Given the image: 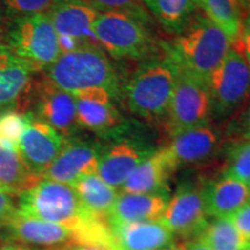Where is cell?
Wrapping results in <instances>:
<instances>
[{
    "mask_svg": "<svg viewBox=\"0 0 250 250\" xmlns=\"http://www.w3.org/2000/svg\"><path fill=\"white\" fill-rule=\"evenodd\" d=\"M19 196V210L68 228L74 235V245L118 249L107 220L86 210L73 187L42 179Z\"/></svg>",
    "mask_w": 250,
    "mask_h": 250,
    "instance_id": "obj_1",
    "label": "cell"
},
{
    "mask_svg": "<svg viewBox=\"0 0 250 250\" xmlns=\"http://www.w3.org/2000/svg\"><path fill=\"white\" fill-rule=\"evenodd\" d=\"M44 71L52 83L70 94L90 89H104L112 96L121 94L120 76L100 46L83 45L62 54Z\"/></svg>",
    "mask_w": 250,
    "mask_h": 250,
    "instance_id": "obj_2",
    "label": "cell"
},
{
    "mask_svg": "<svg viewBox=\"0 0 250 250\" xmlns=\"http://www.w3.org/2000/svg\"><path fill=\"white\" fill-rule=\"evenodd\" d=\"M230 46L232 43L226 34L202 12H197L186 28L176 34L168 54L177 66L199 79L208 81Z\"/></svg>",
    "mask_w": 250,
    "mask_h": 250,
    "instance_id": "obj_3",
    "label": "cell"
},
{
    "mask_svg": "<svg viewBox=\"0 0 250 250\" xmlns=\"http://www.w3.org/2000/svg\"><path fill=\"white\" fill-rule=\"evenodd\" d=\"M177 72V64L168 51L165 57L146 62L124 87L127 109L136 116L152 122L167 116Z\"/></svg>",
    "mask_w": 250,
    "mask_h": 250,
    "instance_id": "obj_4",
    "label": "cell"
},
{
    "mask_svg": "<svg viewBox=\"0 0 250 250\" xmlns=\"http://www.w3.org/2000/svg\"><path fill=\"white\" fill-rule=\"evenodd\" d=\"M148 22L149 19L126 12H101L93 24V33L101 49L112 58L146 59L155 50Z\"/></svg>",
    "mask_w": 250,
    "mask_h": 250,
    "instance_id": "obj_5",
    "label": "cell"
},
{
    "mask_svg": "<svg viewBox=\"0 0 250 250\" xmlns=\"http://www.w3.org/2000/svg\"><path fill=\"white\" fill-rule=\"evenodd\" d=\"M4 39L2 45L35 72L46 70L61 56L57 31L48 13L13 19Z\"/></svg>",
    "mask_w": 250,
    "mask_h": 250,
    "instance_id": "obj_6",
    "label": "cell"
},
{
    "mask_svg": "<svg viewBox=\"0 0 250 250\" xmlns=\"http://www.w3.org/2000/svg\"><path fill=\"white\" fill-rule=\"evenodd\" d=\"M166 117L170 136L181 131L210 124L213 110L208 81L199 79L179 67L176 83Z\"/></svg>",
    "mask_w": 250,
    "mask_h": 250,
    "instance_id": "obj_7",
    "label": "cell"
},
{
    "mask_svg": "<svg viewBox=\"0 0 250 250\" xmlns=\"http://www.w3.org/2000/svg\"><path fill=\"white\" fill-rule=\"evenodd\" d=\"M212 110L226 117L250 101V64L240 50L230 46L221 64L208 78Z\"/></svg>",
    "mask_w": 250,
    "mask_h": 250,
    "instance_id": "obj_8",
    "label": "cell"
},
{
    "mask_svg": "<svg viewBox=\"0 0 250 250\" xmlns=\"http://www.w3.org/2000/svg\"><path fill=\"white\" fill-rule=\"evenodd\" d=\"M160 221L174 235L196 240L208 223L205 183L184 181L169 197Z\"/></svg>",
    "mask_w": 250,
    "mask_h": 250,
    "instance_id": "obj_9",
    "label": "cell"
},
{
    "mask_svg": "<svg viewBox=\"0 0 250 250\" xmlns=\"http://www.w3.org/2000/svg\"><path fill=\"white\" fill-rule=\"evenodd\" d=\"M33 100L35 103L34 115L54 127L65 139L79 131L76 100L72 94L52 83L48 78L34 83Z\"/></svg>",
    "mask_w": 250,
    "mask_h": 250,
    "instance_id": "obj_10",
    "label": "cell"
},
{
    "mask_svg": "<svg viewBox=\"0 0 250 250\" xmlns=\"http://www.w3.org/2000/svg\"><path fill=\"white\" fill-rule=\"evenodd\" d=\"M102 149V146L94 140L68 138L43 174V179L73 187L83 177L98 173Z\"/></svg>",
    "mask_w": 250,
    "mask_h": 250,
    "instance_id": "obj_11",
    "label": "cell"
},
{
    "mask_svg": "<svg viewBox=\"0 0 250 250\" xmlns=\"http://www.w3.org/2000/svg\"><path fill=\"white\" fill-rule=\"evenodd\" d=\"M65 140L54 127L29 111V120L21 137L19 153L28 168L37 176L43 177L62 151Z\"/></svg>",
    "mask_w": 250,
    "mask_h": 250,
    "instance_id": "obj_12",
    "label": "cell"
},
{
    "mask_svg": "<svg viewBox=\"0 0 250 250\" xmlns=\"http://www.w3.org/2000/svg\"><path fill=\"white\" fill-rule=\"evenodd\" d=\"M72 95L76 100L80 129L101 137L114 136L123 130V116L112 102L114 96L107 90L90 89Z\"/></svg>",
    "mask_w": 250,
    "mask_h": 250,
    "instance_id": "obj_13",
    "label": "cell"
},
{
    "mask_svg": "<svg viewBox=\"0 0 250 250\" xmlns=\"http://www.w3.org/2000/svg\"><path fill=\"white\" fill-rule=\"evenodd\" d=\"M34 73L26 62L0 44V111H23L34 87Z\"/></svg>",
    "mask_w": 250,
    "mask_h": 250,
    "instance_id": "obj_14",
    "label": "cell"
},
{
    "mask_svg": "<svg viewBox=\"0 0 250 250\" xmlns=\"http://www.w3.org/2000/svg\"><path fill=\"white\" fill-rule=\"evenodd\" d=\"M224 136L211 124L192 127L171 134L170 144L166 147L181 166H193L210 161L220 151Z\"/></svg>",
    "mask_w": 250,
    "mask_h": 250,
    "instance_id": "obj_15",
    "label": "cell"
},
{
    "mask_svg": "<svg viewBox=\"0 0 250 250\" xmlns=\"http://www.w3.org/2000/svg\"><path fill=\"white\" fill-rule=\"evenodd\" d=\"M99 13L87 0H54L48 11L58 35L71 36L80 44L95 46L100 45L94 36L93 24Z\"/></svg>",
    "mask_w": 250,
    "mask_h": 250,
    "instance_id": "obj_16",
    "label": "cell"
},
{
    "mask_svg": "<svg viewBox=\"0 0 250 250\" xmlns=\"http://www.w3.org/2000/svg\"><path fill=\"white\" fill-rule=\"evenodd\" d=\"M11 239L22 245L59 248L74 245V235L68 228L30 217L17 210L4 226Z\"/></svg>",
    "mask_w": 250,
    "mask_h": 250,
    "instance_id": "obj_17",
    "label": "cell"
},
{
    "mask_svg": "<svg viewBox=\"0 0 250 250\" xmlns=\"http://www.w3.org/2000/svg\"><path fill=\"white\" fill-rule=\"evenodd\" d=\"M154 149L133 140L123 139L102 149L98 174L115 189H121L131 174Z\"/></svg>",
    "mask_w": 250,
    "mask_h": 250,
    "instance_id": "obj_18",
    "label": "cell"
},
{
    "mask_svg": "<svg viewBox=\"0 0 250 250\" xmlns=\"http://www.w3.org/2000/svg\"><path fill=\"white\" fill-rule=\"evenodd\" d=\"M177 165L167 147L154 149L121 188L124 193H168V181Z\"/></svg>",
    "mask_w": 250,
    "mask_h": 250,
    "instance_id": "obj_19",
    "label": "cell"
},
{
    "mask_svg": "<svg viewBox=\"0 0 250 250\" xmlns=\"http://www.w3.org/2000/svg\"><path fill=\"white\" fill-rule=\"evenodd\" d=\"M169 201L168 193L120 192L108 214L109 226L120 224L160 220Z\"/></svg>",
    "mask_w": 250,
    "mask_h": 250,
    "instance_id": "obj_20",
    "label": "cell"
},
{
    "mask_svg": "<svg viewBox=\"0 0 250 250\" xmlns=\"http://www.w3.org/2000/svg\"><path fill=\"white\" fill-rule=\"evenodd\" d=\"M109 227L120 250H160L174 245L175 235L160 220Z\"/></svg>",
    "mask_w": 250,
    "mask_h": 250,
    "instance_id": "obj_21",
    "label": "cell"
},
{
    "mask_svg": "<svg viewBox=\"0 0 250 250\" xmlns=\"http://www.w3.org/2000/svg\"><path fill=\"white\" fill-rule=\"evenodd\" d=\"M250 201V187L224 174L205 183V204L208 217L228 218Z\"/></svg>",
    "mask_w": 250,
    "mask_h": 250,
    "instance_id": "obj_22",
    "label": "cell"
},
{
    "mask_svg": "<svg viewBox=\"0 0 250 250\" xmlns=\"http://www.w3.org/2000/svg\"><path fill=\"white\" fill-rule=\"evenodd\" d=\"M41 180L42 177L34 174L24 164L18 149L0 143V189L11 195H21Z\"/></svg>",
    "mask_w": 250,
    "mask_h": 250,
    "instance_id": "obj_23",
    "label": "cell"
},
{
    "mask_svg": "<svg viewBox=\"0 0 250 250\" xmlns=\"http://www.w3.org/2000/svg\"><path fill=\"white\" fill-rule=\"evenodd\" d=\"M86 210L96 217L105 219L110 213L118 195L117 189L105 183L98 174L87 175L73 186Z\"/></svg>",
    "mask_w": 250,
    "mask_h": 250,
    "instance_id": "obj_24",
    "label": "cell"
},
{
    "mask_svg": "<svg viewBox=\"0 0 250 250\" xmlns=\"http://www.w3.org/2000/svg\"><path fill=\"white\" fill-rule=\"evenodd\" d=\"M144 5L166 30L176 35L196 13V0H143Z\"/></svg>",
    "mask_w": 250,
    "mask_h": 250,
    "instance_id": "obj_25",
    "label": "cell"
},
{
    "mask_svg": "<svg viewBox=\"0 0 250 250\" xmlns=\"http://www.w3.org/2000/svg\"><path fill=\"white\" fill-rule=\"evenodd\" d=\"M196 5L226 34L232 44L239 40L243 19L239 0H196Z\"/></svg>",
    "mask_w": 250,
    "mask_h": 250,
    "instance_id": "obj_26",
    "label": "cell"
},
{
    "mask_svg": "<svg viewBox=\"0 0 250 250\" xmlns=\"http://www.w3.org/2000/svg\"><path fill=\"white\" fill-rule=\"evenodd\" d=\"M195 241L212 250H245L246 242L228 218H213Z\"/></svg>",
    "mask_w": 250,
    "mask_h": 250,
    "instance_id": "obj_27",
    "label": "cell"
},
{
    "mask_svg": "<svg viewBox=\"0 0 250 250\" xmlns=\"http://www.w3.org/2000/svg\"><path fill=\"white\" fill-rule=\"evenodd\" d=\"M225 174L250 186V139L233 143L227 154Z\"/></svg>",
    "mask_w": 250,
    "mask_h": 250,
    "instance_id": "obj_28",
    "label": "cell"
},
{
    "mask_svg": "<svg viewBox=\"0 0 250 250\" xmlns=\"http://www.w3.org/2000/svg\"><path fill=\"white\" fill-rule=\"evenodd\" d=\"M29 120V111H0V143L7 144L19 151L21 137Z\"/></svg>",
    "mask_w": 250,
    "mask_h": 250,
    "instance_id": "obj_29",
    "label": "cell"
},
{
    "mask_svg": "<svg viewBox=\"0 0 250 250\" xmlns=\"http://www.w3.org/2000/svg\"><path fill=\"white\" fill-rule=\"evenodd\" d=\"M52 1L54 0H0V4L15 19L48 13Z\"/></svg>",
    "mask_w": 250,
    "mask_h": 250,
    "instance_id": "obj_30",
    "label": "cell"
},
{
    "mask_svg": "<svg viewBox=\"0 0 250 250\" xmlns=\"http://www.w3.org/2000/svg\"><path fill=\"white\" fill-rule=\"evenodd\" d=\"M96 11L109 12L120 11L137 15V17L149 19L147 9L143 0H87Z\"/></svg>",
    "mask_w": 250,
    "mask_h": 250,
    "instance_id": "obj_31",
    "label": "cell"
},
{
    "mask_svg": "<svg viewBox=\"0 0 250 250\" xmlns=\"http://www.w3.org/2000/svg\"><path fill=\"white\" fill-rule=\"evenodd\" d=\"M246 243L250 241V201L228 217Z\"/></svg>",
    "mask_w": 250,
    "mask_h": 250,
    "instance_id": "obj_32",
    "label": "cell"
},
{
    "mask_svg": "<svg viewBox=\"0 0 250 250\" xmlns=\"http://www.w3.org/2000/svg\"><path fill=\"white\" fill-rule=\"evenodd\" d=\"M232 46L240 50L250 64V14H247L246 18L242 19L240 37Z\"/></svg>",
    "mask_w": 250,
    "mask_h": 250,
    "instance_id": "obj_33",
    "label": "cell"
},
{
    "mask_svg": "<svg viewBox=\"0 0 250 250\" xmlns=\"http://www.w3.org/2000/svg\"><path fill=\"white\" fill-rule=\"evenodd\" d=\"M17 211L14 208L13 201L8 193L0 189V227H2L7 223V220L12 217V214Z\"/></svg>",
    "mask_w": 250,
    "mask_h": 250,
    "instance_id": "obj_34",
    "label": "cell"
},
{
    "mask_svg": "<svg viewBox=\"0 0 250 250\" xmlns=\"http://www.w3.org/2000/svg\"><path fill=\"white\" fill-rule=\"evenodd\" d=\"M58 46H59V51H61V55H62V54H67V52L73 51V50L83 46V44H80L79 41H77L76 39H73V37L71 36L58 35Z\"/></svg>",
    "mask_w": 250,
    "mask_h": 250,
    "instance_id": "obj_35",
    "label": "cell"
},
{
    "mask_svg": "<svg viewBox=\"0 0 250 250\" xmlns=\"http://www.w3.org/2000/svg\"><path fill=\"white\" fill-rule=\"evenodd\" d=\"M183 250H212L210 248H208V247L201 245L199 242L195 241V240H188V241H184L182 245Z\"/></svg>",
    "mask_w": 250,
    "mask_h": 250,
    "instance_id": "obj_36",
    "label": "cell"
},
{
    "mask_svg": "<svg viewBox=\"0 0 250 250\" xmlns=\"http://www.w3.org/2000/svg\"><path fill=\"white\" fill-rule=\"evenodd\" d=\"M66 250H120L117 248H108V247H93V246H67Z\"/></svg>",
    "mask_w": 250,
    "mask_h": 250,
    "instance_id": "obj_37",
    "label": "cell"
},
{
    "mask_svg": "<svg viewBox=\"0 0 250 250\" xmlns=\"http://www.w3.org/2000/svg\"><path fill=\"white\" fill-rule=\"evenodd\" d=\"M0 250H28V248L22 246H6L0 248Z\"/></svg>",
    "mask_w": 250,
    "mask_h": 250,
    "instance_id": "obj_38",
    "label": "cell"
},
{
    "mask_svg": "<svg viewBox=\"0 0 250 250\" xmlns=\"http://www.w3.org/2000/svg\"><path fill=\"white\" fill-rule=\"evenodd\" d=\"M241 8H245L248 14H250V0H239Z\"/></svg>",
    "mask_w": 250,
    "mask_h": 250,
    "instance_id": "obj_39",
    "label": "cell"
},
{
    "mask_svg": "<svg viewBox=\"0 0 250 250\" xmlns=\"http://www.w3.org/2000/svg\"><path fill=\"white\" fill-rule=\"evenodd\" d=\"M160 250H183V249H182V247H181V245L180 246L173 245V246L167 247V248H164V249H160Z\"/></svg>",
    "mask_w": 250,
    "mask_h": 250,
    "instance_id": "obj_40",
    "label": "cell"
},
{
    "mask_svg": "<svg viewBox=\"0 0 250 250\" xmlns=\"http://www.w3.org/2000/svg\"><path fill=\"white\" fill-rule=\"evenodd\" d=\"M2 27H4V24H2V9L1 6H0V36H1L2 33Z\"/></svg>",
    "mask_w": 250,
    "mask_h": 250,
    "instance_id": "obj_41",
    "label": "cell"
},
{
    "mask_svg": "<svg viewBox=\"0 0 250 250\" xmlns=\"http://www.w3.org/2000/svg\"><path fill=\"white\" fill-rule=\"evenodd\" d=\"M46 250H66V247H59V248H50Z\"/></svg>",
    "mask_w": 250,
    "mask_h": 250,
    "instance_id": "obj_42",
    "label": "cell"
},
{
    "mask_svg": "<svg viewBox=\"0 0 250 250\" xmlns=\"http://www.w3.org/2000/svg\"><path fill=\"white\" fill-rule=\"evenodd\" d=\"M245 250H250V241L246 243V247H245Z\"/></svg>",
    "mask_w": 250,
    "mask_h": 250,
    "instance_id": "obj_43",
    "label": "cell"
},
{
    "mask_svg": "<svg viewBox=\"0 0 250 250\" xmlns=\"http://www.w3.org/2000/svg\"><path fill=\"white\" fill-rule=\"evenodd\" d=\"M249 187H250V186H249Z\"/></svg>",
    "mask_w": 250,
    "mask_h": 250,
    "instance_id": "obj_44",
    "label": "cell"
}]
</instances>
